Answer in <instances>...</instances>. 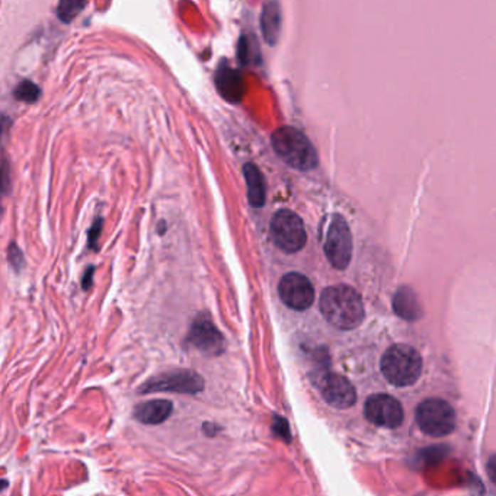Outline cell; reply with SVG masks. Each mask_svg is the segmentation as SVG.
Here are the masks:
<instances>
[{
	"mask_svg": "<svg viewBox=\"0 0 496 496\" xmlns=\"http://www.w3.org/2000/svg\"><path fill=\"white\" fill-rule=\"evenodd\" d=\"M93 267H89V270L86 271V274L83 275V281H82V287L85 290H89L90 285H92V275H93Z\"/></svg>",
	"mask_w": 496,
	"mask_h": 496,
	"instance_id": "obj_23",
	"label": "cell"
},
{
	"mask_svg": "<svg viewBox=\"0 0 496 496\" xmlns=\"http://www.w3.org/2000/svg\"><path fill=\"white\" fill-rule=\"evenodd\" d=\"M5 487H8V482L6 480H0V490H4Z\"/></svg>",
	"mask_w": 496,
	"mask_h": 496,
	"instance_id": "obj_26",
	"label": "cell"
},
{
	"mask_svg": "<svg viewBox=\"0 0 496 496\" xmlns=\"http://www.w3.org/2000/svg\"><path fill=\"white\" fill-rule=\"evenodd\" d=\"M9 124H11V121H9L6 117L0 115V142H2V137H4V134H5V131L8 130Z\"/></svg>",
	"mask_w": 496,
	"mask_h": 496,
	"instance_id": "obj_24",
	"label": "cell"
},
{
	"mask_svg": "<svg viewBox=\"0 0 496 496\" xmlns=\"http://www.w3.org/2000/svg\"><path fill=\"white\" fill-rule=\"evenodd\" d=\"M204 389L203 377L191 370H171L150 377L144 381L139 391L149 393H182L195 394Z\"/></svg>",
	"mask_w": 496,
	"mask_h": 496,
	"instance_id": "obj_6",
	"label": "cell"
},
{
	"mask_svg": "<svg viewBox=\"0 0 496 496\" xmlns=\"http://www.w3.org/2000/svg\"><path fill=\"white\" fill-rule=\"evenodd\" d=\"M393 310L399 317L415 322L422 317L423 310L418 300L416 292L409 287H402L393 297Z\"/></svg>",
	"mask_w": 496,
	"mask_h": 496,
	"instance_id": "obj_13",
	"label": "cell"
},
{
	"mask_svg": "<svg viewBox=\"0 0 496 496\" xmlns=\"http://www.w3.org/2000/svg\"><path fill=\"white\" fill-rule=\"evenodd\" d=\"M243 174L248 185V198L249 203L259 209L265 204V181L260 171L255 167L253 163H246L243 167Z\"/></svg>",
	"mask_w": 496,
	"mask_h": 496,
	"instance_id": "obj_14",
	"label": "cell"
},
{
	"mask_svg": "<svg viewBox=\"0 0 496 496\" xmlns=\"http://www.w3.org/2000/svg\"><path fill=\"white\" fill-rule=\"evenodd\" d=\"M317 386L327 405L337 409H348L357 401V391L352 383L341 374L323 371L319 374Z\"/></svg>",
	"mask_w": 496,
	"mask_h": 496,
	"instance_id": "obj_10",
	"label": "cell"
},
{
	"mask_svg": "<svg viewBox=\"0 0 496 496\" xmlns=\"http://www.w3.org/2000/svg\"><path fill=\"white\" fill-rule=\"evenodd\" d=\"M273 147L288 167L297 171H312L319 163L317 152L310 140L292 127H281L274 131Z\"/></svg>",
	"mask_w": 496,
	"mask_h": 496,
	"instance_id": "obj_2",
	"label": "cell"
},
{
	"mask_svg": "<svg viewBox=\"0 0 496 496\" xmlns=\"http://www.w3.org/2000/svg\"><path fill=\"white\" fill-rule=\"evenodd\" d=\"M40 88L34 83V82H31V80H22L14 95L15 97L18 99V101H22V102H28V104H32V102H36L38 101V97H40Z\"/></svg>",
	"mask_w": 496,
	"mask_h": 496,
	"instance_id": "obj_17",
	"label": "cell"
},
{
	"mask_svg": "<svg viewBox=\"0 0 496 496\" xmlns=\"http://www.w3.org/2000/svg\"><path fill=\"white\" fill-rule=\"evenodd\" d=\"M217 86L230 101H239L242 96V79L233 69H220L216 78Z\"/></svg>",
	"mask_w": 496,
	"mask_h": 496,
	"instance_id": "obj_15",
	"label": "cell"
},
{
	"mask_svg": "<svg viewBox=\"0 0 496 496\" xmlns=\"http://www.w3.org/2000/svg\"><path fill=\"white\" fill-rule=\"evenodd\" d=\"M487 472H489V477L492 482H495V457L492 455L489 463H487Z\"/></svg>",
	"mask_w": 496,
	"mask_h": 496,
	"instance_id": "obj_25",
	"label": "cell"
},
{
	"mask_svg": "<svg viewBox=\"0 0 496 496\" xmlns=\"http://www.w3.org/2000/svg\"><path fill=\"white\" fill-rule=\"evenodd\" d=\"M85 6L86 4L80 0H63L57 6V16L64 23H69L82 12V9H85Z\"/></svg>",
	"mask_w": 496,
	"mask_h": 496,
	"instance_id": "obj_16",
	"label": "cell"
},
{
	"mask_svg": "<svg viewBox=\"0 0 496 496\" xmlns=\"http://www.w3.org/2000/svg\"><path fill=\"white\" fill-rule=\"evenodd\" d=\"M8 259H9V263L14 267V270L16 273H19L23 268V265H25V259H23L22 250L18 248L16 243H11L9 252H8Z\"/></svg>",
	"mask_w": 496,
	"mask_h": 496,
	"instance_id": "obj_21",
	"label": "cell"
},
{
	"mask_svg": "<svg viewBox=\"0 0 496 496\" xmlns=\"http://www.w3.org/2000/svg\"><path fill=\"white\" fill-rule=\"evenodd\" d=\"M278 5H274V9L270 11L268 6L263 11L262 15V29L265 32V36L268 38V41L271 43V37H275L278 32V26H280V14L277 11Z\"/></svg>",
	"mask_w": 496,
	"mask_h": 496,
	"instance_id": "obj_18",
	"label": "cell"
},
{
	"mask_svg": "<svg viewBox=\"0 0 496 496\" xmlns=\"http://www.w3.org/2000/svg\"><path fill=\"white\" fill-rule=\"evenodd\" d=\"M320 312L341 330L358 327L364 320V303L359 292L347 284L327 287L320 295Z\"/></svg>",
	"mask_w": 496,
	"mask_h": 496,
	"instance_id": "obj_1",
	"label": "cell"
},
{
	"mask_svg": "<svg viewBox=\"0 0 496 496\" xmlns=\"http://www.w3.org/2000/svg\"><path fill=\"white\" fill-rule=\"evenodd\" d=\"M416 422L421 431L429 437L450 436L455 428V413L443 399H426L416 409Z\"/></svg>",
	"mask_w": 496,
	"mask_h": 496,
	"instance_id": "obj_4",
	"label": "cell"
},
{
	"mask_svg": "<svg viewBox=\"0 0 496 496\" xmlns=\"http://www.w3.org/2000/svg\"><path fill=\"white\" fill-rule=\"evenodd\" d=\"M270 230L275 245L287 253L302 250L307 242L306 228L302 218L291 210H280L275 213L271 220Z\"/></svg>",
	"mask_w": 496,
	"mask_h": 496,
	"instance_id": "obj_5",
	"label": "cell"
},
{
	"mask_svg": "<svg viewBox=\"0 0 496 496\" xmlns=\"http://www.w3.org/2000/svg\"><path fill=\"white\" fill-rule=\"evenodd\" d=\"M174 411V405L169 401L156 399L147 401L134 408L133 416L136 421L144 425H159L167 421Z\"/></svg>",
	"mask_w": 496,
	"mask_h": 496,
	"instance_id": "obj_12",
	"label": "cell"
},
{
	"mask_svg": "<svg viewBox=\"0 0 496 496\" xmlns=\"http://www.w3.org/2000/svg\"><path fill=\"white\" fill-rule=\"evenodd\" d=\"M188 342L200 352L211 357H217L226 349V341L220 330L206 316L195 319L188 334Z\"/></svg>",
	"mask_w": 496,
	"mask_h": 496,
	"instance_id": "obj_11",
	"label": "cell"
},
{
	"mask_svg": "<svg viewBox=\"0 0 496 496\" xmlns=\"http://www.w3.org/2000/svg\"><path fill=\"white\" fill-rule=\"evenodd\" d=\"M278 292L285 306L292 310H307L315 300V288L307 277L299 273L285 274L278 285Z\"/></svg>",
	"mask_w": 496,
	"mask_h": 496,
	"instance_id": "obj_9",
	"label": "cell"
},
{
	"mask_svg": "<svg viewBox=\"0 0 496 496\" xmlns=\"http://www.w3.org/2000/svg\"><path fill=\"white\" fill-rule=\"evenodd\" d=\"M12 178H11V167L6 159H0V207H2L4 196H6L11 191Z\"/></svg>",
	"mask_w": 496,
	"mask_h": 496,
	"instance_id": "obj_19",
	"label": "cell"
},
{
	"mask_svg": "<svg viewBox=\"0 0 496 496\" xmlns=\"http://www.w3.org/2000/svg\"><path fill=\"white\" fill-rule=\"evenodd\" d=\"M366 418L381 428H399L405 419L403 408L398 399L389 394H373L364 405Z\"/></svg>",
	"mask_w": 496,
	"mask_h": 496,
	"instance_id": "obj_8",
	"label": "cell"
},
{
	"mask_svg": "<svg viewBox=\"0 0 496 496\" xmlns=\"http://www.w3.org/2000/svg\"><path fill=\"white\" fill-rule=\"evenodd\" d=\"M273 431L274 434L281 438L284 443H291V431H290V425L287 422V419H284L283 416L275 415L273 418Z\"/></svg>",
	"mask_w": 496,
	"mask_h": 496,
	"instance_id": "obj_20",
	"label": "cell"
},
{
	"mask_svg": "<svg viewBox=\"0 0 496 496\" xmlns=\"http://www.w3.org/2000/svg\"><path fill=\"white\" fill-rule=\"evenodd\" d=\"M324 253L334 268L341 271L348 268L352 258V235L347 220L339 214H335L330 221Z\"/></svg>",
	"mask_w": 496,
	"mask_h": 496,
	"instance_id": "obj_7",
	"label": "cell"
},
{
	"mask_svg": "<svg viewBox=\"0 0 496 496\" xmlns=\"http://www.w3.org/2000/svg\"><path fill=\"white\" fill-rule=\"evenodd\" d=\"M102 231V218H96L93 226L89 230V248L90 249H97V241L101 236Z\"/></svg>",
	"mask_w": 496,
	"mask_h": 496,
	"instance_id": "obj_22",
	"label": "cell"
},
{
	"mask_svg": "<svg viewBox=\"0 0 496 496\" xmlns=\"http://www.w3.org/2000/svg\"><path fill=\"white\" fill-rule=\"evenodd\" d=\"M380 367L390 384L406 387L418 381L422 373V358L415 348L396 344L384 352Z\"/></svg>",
	"mask_w": 496,
	"mask_h": 496,
	"instance_id": "obj_3",
	"label": "cell"
}]
</instances>
